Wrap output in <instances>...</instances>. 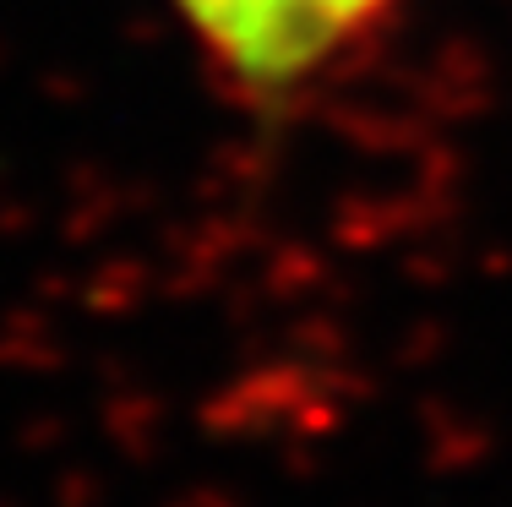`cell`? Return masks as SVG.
<instances>
[{"instance_id": "obj_1", "label": "cell", "mask_w": 512, "mask_h": 507, "mask_svg": "<svg viewBox=\"0 0 512 507\" xmlns=\"http://www.w3.org/2000/svg\"><path fill=\"white\" fill-rule=\"evenodd\" d=\"M202 55L251 99L311 88L355 55L398 0H169Z\"/></svg>"}]
</instances>
